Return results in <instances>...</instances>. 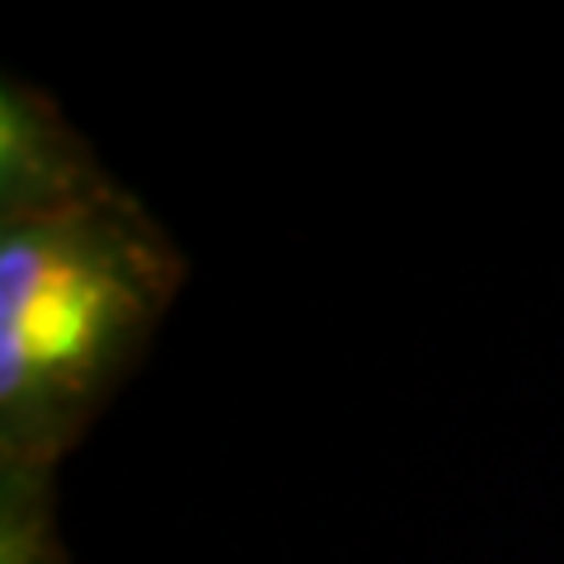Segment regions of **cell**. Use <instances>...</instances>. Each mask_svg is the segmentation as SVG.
<instances>
[{
	"instance_id": "cell-1",
	"label": "cell",
	"mask_w": 564,
	"mask_h": 564,
	"mask_svg": "<svg viewBox=\"0 0 564 564\" xmlns=\"http://www.w3.org/2000/svg\"><path fill=\"white\" fill-rule=\"evenodd\" d=\"M184 263L128 193L0 226V462L39 475L137 367Z\"/></svg>"
},
{
	"instance_id": "cell-2",
	"label": "cell",
	"mask_w": 564,
	"mask_h": 564,
	"mask_svg": "<svg viewBox=\"0 0 564 564\" xmlns=\"http://www.w3.org/2000/svg\"><path fill=\"white\" fill-rule=\"evenodd\" d=\"M113 188L85 141L29 85L6 80L0 99V221L52 217Z\"/></svg>"
},
{
	"instance_id": "cell-3",
	"label": "cell",
	"mask_w": 564,
	"mask_h": 564,
	"mask_svg": "<svg viewBox=\"0 0 564 564\" xmlns=\"http://www.w3.org/2000/svg\"><path fill=\"white\" fill-rule=\"evenodd\" d=\"M0 564H62L47 522V480L6 475V536Z\"/></svg>"
}]
</instances>
